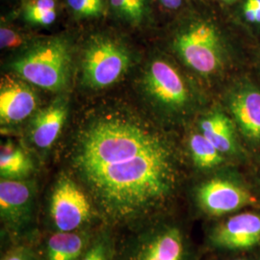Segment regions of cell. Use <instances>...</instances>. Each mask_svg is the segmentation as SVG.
<instances>
[{
  "mask_svg": "<svg viewBox=\"0 0 260 260\" xmlns=\"http://www.w3.org/2000/svg\"><path fill=\"white\" fill-rule=\"evenodd\" d=\"M96 212L89 195L72 177L63 175L53 187L49 215L56 232L81 231Z\"/></svg>",
  "mask_w": 260,
  "mask_h": 260,
  "instance_id": "obj_7",
  "label": "cell"
},
{
  "mask_svg": "<svg viewBox=\"0 0 260 260\" xmlns=\"http://www.w3.org/2000/svg\"><path fill=\"white\" fill-rule=\"evenodd\" d=\"M34 188L23 180L1 179L0 214L3 223L12 229L26 225L34 210Z\"/></svg>",
  "mask_w": 260,
  "mask_h": 260,
  "instance_id": "obj_12",
  "label": "cell"
},
{
  "mask_svg": "<svg viewBox=\"0 0 260 260\" xmlns=\"http://www.w3.org/2000/svg\"><path fill=\"white\" fill-rule=\"evenodd\" d=\"M65 9L63 0H19L13 13L18 19L33 27H49Z\"/></svg>",
  "mask_w": 260,
  "mask_h": 260,
  "instance_id": "obj_16",
  "label": "cell"
},
{
  "mask_svg": "<svg viewBox=\"0 0 260 260\" xmlns=\"http://www.w3.org/2000/svg\"><path fill=\"white\" fill-rule=\"evenodd\" d=\"M230 22L250 44L260 40V0H238L223 10Z\"/></svg>",
  "mask_w": 260,
  "mask_h": 260,
  "instance_id": "obj_17",
  "label": "cell"
},
{
  "mask_svg": "<svg viewBox=\"0 0 260 260\" xmlns=\"http://www.w3.org/2000/svg\"><path fill=\"white\" fill-rule=\"evenodd\" d=\"M193 124L195 128L189 133L188 149L194 166L203 171H211L223 166L229 158L205 138L195 123Z\"/></svg>",
  "mask_w": 260,
  "mask_h": 260,
  "instance_id": "obj_19",
  "label": "cell"
},
{
  "mask_svg": "<svg viewBox=\"0 0 260 260\" xmlns=\"http://www.w3.org/2000/svg\"><path fill=\"white\" fill-rule=\"evenodd\" d=\"M11 68L28 83L58 92L64 90L70 80L72 49L65 37L40 39L15 60Z\"/></svg>",
  "mask_w": 260,
  "mask_h": 260,
  "instance_id": "obj_4",
  "label": "cell"
},
{
  "mask_svg": "<svg viewBox=\"0 0 260 260\" xmlns=\"http://www.w3.org/2000/svg\"><path fill=\"white\" fill-rule=\"evenodd\" d=\"M108 18L125 27L144 30L156 23L158 9L153 0H108Z\"/></svg>",
  "mask_w": 260,
  "mask_h": 260,
  "instance_id": "obj_15",
  "label": "cell"
},
{
  "mask_svg": "<svg viewBox=\"0 0 260 260\" xmlns=\"http://www.w3.org/2000/svg\"><path fill=\"white\" fill-rule=\"evenodd\" d=\"M233 120L247 151H260V84L247 71L234 76L215 95Z\"/></svg>",
  "mask_w": 260,
  "mask_h": 260,
  "instance_id": "obj_5",
  "label": "cell"
},
{
  "mask_svg": "<svg viewBox=\"0 0 260 260\" xmlns=\"http://www.w3.org/2000/svg\"><path fill=\"white\" fill-rule=\"evenodd\" d=\"M71 167L106 223H142L162 210L179 187L176 141L130 112L101 114L76 135Z\"/></svg>",
  "mask_w": 260,
  "mask_h": 260,
  "instance_id": "obj_1",
  "label": "cell"
},
{
  "mask_svg": "<svg viewBox=\"0 0 260 260\" xmlns=\"http://www.w3.org/2000/svg\"><path fill=\"white\" fill-rule=\"evenodd\" d=\"M121 260H187L184 234L174 224H149L123 250Z\"/></svg>",
  "mask_w": 260,
  "mask_h": 260,
  "instance_id": "obj_8",
  "label": "cell"
},
{
  "mask_svg": "<svg viewBox=\"0 0 260 260\" xmlns=\"http://www.w3.org/2000/svg\"><path fill=\"white\" fill-rule=\"evenodd\" d=\"M68 115L65 101L57 100L38 112L31 123L30 137L40 149L51 148L59 137Z\"/></svg>",
  "mask_w": 260,
  "mask_h": 260,
  "instance_id": "obj_14",
  "label": "cell"
},
{
  "mask_svg": "<svg viewBox=\"0 0 260 260\" xmlns=\"http://www.w3.org/2000/svg\"><path fill=\"white\" fill-rule=\"evenodd\" d=\"M194 123L205 138L229 159L239 160L247 156L248 151L242 144L234 122L216 99Z\"/></svg>",
  "mask_w": 260,
  "mask_h": 260,
  "instance_id": "obj_10",
  "label": "cell"
},
{
  "mask_svg": "<svg viewBox=\"0 0 260 260\" xmlns=\"http://www.w3.org/2000/svg\"><path fill=\"white\" fill-rule=\"evenodd\" d=\"M8 15L1 19L0 47L1 49H14L20 47L25 42L24 34L21 33L11 21Z\"/></svg>",
  "mask_w": 260,
  "mask_h": 260,
  "instance_id": "obj_23",
  "label": "cell"
},
{
  "mask_svg": "<svg viewBox=\"0 0 260 260\" xmlns=\"http://www.w3.org/2000/svg\"><path fill=\"white\" fill-rule=\"evenodd\" d=\"M66 12L75 21H99L108 18V0H63Z\"/></svg>",
  "mask_w": 260,
  "mask_h": 260,
  "instance_id": "obj_21",
  "label": "cell"
},
{
  "mask_svg": "<svg viewBox=\"0 0 260 260\" xmlns=\"http://www.w3.org/2000/svg\"><path fill=\"white\" fill-rule=\"evenodd\" d=\"M115 244L108 232L98 233L90 240L80 260H114Z\"/></svg>",
  "mask_w": 260,
  "mask_h": 260,
  "instance_id": "obj_22",
  "label": "cell"
},
{
  "mask_svg": "<svg viewBox=\"0 0 260 260\" xmlns=\"http://www.w3.org/2000/svg\"><path fill=\"white\" fill-rule=\"evenodd\" d=\"M238 0H213L214 3L218 5L222 10L228 9L233 4H235Z\"/></svg>",
  "mask_w": 260,
  "mask_h": 260,
  "instance_id": "obj_27",
  "label": "cell"
},
{
  "mask_svg": "<svg viewBox=\"0 0 260 260\" xmlns=\"http://www.w3.org/2000/svg\"><path fill=\"white\" fill-rule=\"evenodd\" d=\"M34 171V164L27 153L12 141L2 144L0 149L1 179L22 180Z\"/></svg>",
  "mask_w": 260,
  "mask_h": 260,
  "instance_id": "obj_20",
  "label": "cell"
},
{
  "mask_svg": "<svg viewBox=\"0 0 260 260\" xmlns=\"http://www.w3.org/2000/svg\"><path fill=\"white\" fill-rule=\"evenodd\" d=\"M214 245L229 250L249 249L260 243V215L252 212L234 215L214 230Z\"/></svg>",
  "mask_w": 260,
  "mask_h": 260,
  "instance_id": "obj_13",
  "label": "cell"
},
{
  "mask_svg": "<svg viewBox=\"0 0 260 260\" xmlns=\"http://www.w3.org/2000/svg\"><path fill=\"white\" fill-rule=\"evenodd\" d=\"M158 10L172 18L185 8L190 0H153Z\"/></svg>",
  "mask_w": 260,
  "mask_h": 260,
  "instance_id": "obj_24",
  "label": "cell"
},
{
  "mask_svg": "<svg viewBox=\"0 0 260 260\" xmlns=\"http://www.w3.org/2000/svg\"><path fill=\"white\" fill-rule=\"evenodd\" d=\"M190 1H193V2H207V1H210V0H190Z\"/></svg>",
  "mask_w": 260,
  "mask_h": 260,
  "instance_id": "obj_29",
  "label": "cell"
},
{
  "mask_svg": "<svg viewBox=\"0 0 260 260\" xmlns=\"http://www.w3.org/2000/svg\"><path fill=\"white\" fill-rule=\"evenodd\" d=\"M87 42L81 63L84 85L101 90L118 82L132 64L129 49L107 32L94 33Z\"/></svg>",
  "mask_w": 260,
  "mask_h": 260,
  "instance_id": "obj_6",
  "label": "cell"
},
{
  "mask_svg": "<svg viewBox=\"0 0 260 260\" xmlns=\"http://www.w3.org/2000/svg\"><path fill=\"white\" fill-rule=\"evenodd\" d=\"M257 154V158H258V162H257V171H256V174H257V178H258V180H259L260 182V151L259 152H257L256 153Z\"/></svg>",
  "mask_w": 260,
  "mask_h": 260,
  "instance_id": "obj_28",
  "label": "cell"
},
{
  "mask_svg": "<svg viewBox=\"0 0 260 260\" xmlns=\"http://www.w3.org/2000/svg\"><path fill=\"white\" fill-rule=\"evenodd\" d=\"M248 72L260 84V40L251 45Z\"/></svg>",
  "mask_w": 260,
  "mask_h": 260,
  "instance_id": "obj_25",
  "label": "cell"
},
{
  "mask_svg": "<svg viewBox=\"0 0 260 260\" xmlns=\"http://www.w3.org/2000/svg\"><path fill=\"white\" fill-rule=\"evenodd\" d=\"M85 232H56L47 241V260H80L90 243Z\"/></svg>",
  "mask_w": 260,
  "mask_h": 260,
  "instance_id": "obj_18",
  "label": "cell"
},
{
  "mask_svg": "<svg viewBox=\"0 0 260 260\" xmlns=\"http://www.w3.org/2000/svg\"><path fill=\"white\" fill-rule=\"evenodd\" d=\"M29 84L19 76L5 75L1 79V124H14L21 122L36 110L37 94Z\"/></svg>",
  "mask_w": 260,
  "mask_h": 260,
  "instance_id": "obj_11",
  "label": "cell"
},
{
  "mask_svg": "<svg viewBox=\"0 0 260 260\" xmlns=\"http://www.w3.org/2000/svg\"><path fill=\"white\" fill-rule=\"evenodd\" d=\"M237 260H240V259H237Z\"/></svg>",
  "mask_w": 260,
  "mask_h": 260,
  "instance_id": "obj_30",
  "label": "cell"
},
{
  "mask_svg": "<svg viewBox=\"0 0 260 260\" xmlns=\"http://www.w3.org/2000/svg\"><path fill=\"white\" fill-rule=\"evenodd\" d=\"M173 58L160 55L149 62L141 80L143 93L166 121L192 124L215 98Z\"/></svg>",
  "mask_w": 260,
  "mask_h": 260,
  "instance_id": "obj_3",
  "label": "cell"
},
{
  "mask_svg": "<svg viewBox=\"0 0 260 260\" xmlns=\"http://www.w3.org/2000/svg\"><path fill=\"white\" fill-rule=\"evenodd\" d=\"M2 260H35L34 257L23 249H16L9 251Z\"/></svg>",
  "mask_w": 260,
  "mask_h": 260,
  "instance_id": "obj_26",
  "label": "cell"
},
{
  "mask_svg": "<svg viewBox=\"0 0 260 260\" xmlns=\"http://www.w3.org/2000/svg\"><path fill=\"white\" fill-rule=\"evenodd\" d=\"M199 206L205 213L222 216L250 205H257V199L237 177L220 174L202 182L196 191Z\"/></svg>",
  "mask_w": 260,
  "mask_h": 260,
  "instance_id": "obj_9",
  "label": "cell"
},
{
  "mask_svg": "<svg viewBox=\"0 0 260 260\" xmlns=\"http://www.w3.org/2000/svg\"><path fill=\"white\" fill-rule=\"evenodd\" d=\"M174 58L214 96L249 69L251 44L233 27L213 0L190 1L168 25Z\"/></svg>",
  "mask_w": 260,
  "mask_h": 260,
  "instance_id": "obj_2",
  "label": "cell"
}]
</instances>
